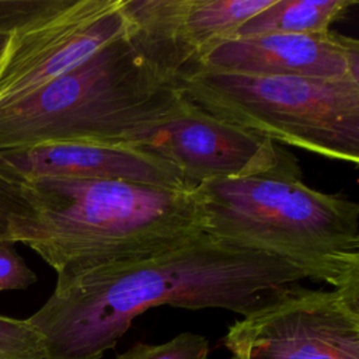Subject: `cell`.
<instances>
[{"instance_id": "52a82bcc", "label": "cell", "mask_w": 359, "mask_h": 359, "mask_svg": "<svg viewBox=\"0 0 359 359\" xmlns=\"http://www.w3.org/2000/svg\"><path fill=\"white\" fill-rule=\"evenodd\" d=\"M125 0H50L13 31L0 59V107L90 59L128 31Z\"/></svg>"}, {"instance_id": "6da1fadb", "label": "cell", "mask_w": 359, "mask_h": 359, "mask_svg": "<svg viewBox=\"0 0 359 359\" xmlns=\"http://www.w3.org/2000/svg\"><path fill=\"white\" fill-rule=\"evenodd\" d=\"M304 279L272 254L203 233L140 261L57 278L27 321L49 359H101L149 309H223L243 317Z\"/></svg>"}, {"instance_id": "8992f818", "label": "cell", "mask_w": 359, "mask_h": 359, "mask_svg": "<svg viewBox=\"0 0 359 359\" xmlns=\"http://www.w3.org/2000/svg\"><path fill=\"white\" fill-rule=\"evenodd\" d=\"M236 359H359V289L290 286L222 339Z\"/></svg>"}, {"instance_id": "3957f363", "label": "cell", "mask_w": 359, "mask_h": 359, "mask_svg": "<svg viewBox=\"0 0 359 359\" xmlns=\"http://www.w3.org/2000/svg\"><path fill=\"white\" fill-rule=\"evenodd\" d=\"M185 104L128 31L36 91L0 107V151L53 142L136 146Z\"/></svg>"}, {"instance_id": "9c48e42d", "label": "cell", "mask_w": 359, "mask_h": 359, "mask_svg": "<svg viewBox=\"0 0 359 359\" xmlns=\"http://www.w3.org/2000/svg\"><path fill=\"white\" fill-rule=\"evenodd\" d=\"M273 0H125L128 34L174 79L192 70L219 42Z\"/></svg>"}, {"instance_id": "4fadbf2b", "label": "cell", "mask_w": 359, "mask_h": 359, "mask_svg": "<svg viewBox=\"0 0 359 359\" xmlns=\"http://www.w3.org/2000/svg\"><path fill=\"white\" fill-rule=\"evenodd\" d=\"M35 230L29 184L0 167V243L27 244Z\"/></svg>"}, {"instance_id": "277c9868", "label": "cell", "mask_w": 359, "mask_h": 359, "mask_svg": "<svg viewBox=\"0 0 359 359\" xmlns=\"http://www.w3.org/2000/svg\"><path fill=\"white\" fill-rule=\"evenodd\" d=\"M195 189L206 234L272 254L332 289H359L356 202L296 178L213 180Z\"/></svg>"}, {"instance_id": "2e32d148", "label": "cell", "mask_w": 359, "mask_h": 359, "mask_svg": "<svg viewBox=\"0 0 359 359\" xmlns=\"http://www.w3.org/2000/svg\"><path fill=\"white\" fill-rule=\"evenodd\" d=\"M36 279V275L25 264L14 244L0 243V292L27 289Z\"/></svg>"}, {"instance_id": "9a60e30c", "label": "cell", "mask_w": 359, "mask_h": 359, "mask_svg": "<svg viewBox=\"0 0 359 359\" xmlns=\"http://www.w3.org/2000/svg\"><path fill=\"white\" fill-rule=\"evenodd\" d=\"M0 359H49L42 337L25 320L0 316Z\"/></svg>"}, {"instance_id": "30bf717a", "label": "cell", "mask_w": 359, "mask_h": 359, "mask_svg": "<svg viewBox=\"0 0 359 359\" xmlns=\"http://www.w3.org/2000/svg\"><path fill=\"white\" fill-rule=\"evenodd\" d=\"M196 69L359 81V41L331 29L233 36L215 45Z\"/></svg>"}, {"instance_id": "ac0fdd59", "label": "cell", "mask_w": 359, "mask_h": 359, "mask_svg": "<svg viewBox=\"0 0 359 359\" xmlns=\"http://www.w3.org/2000/svg\"><path fill=\"white\" fill-rule=\"evenodd\" d=\"M229 359H236V358H234V356H230V358H229Z\"/></svg>"}, {"instance_id": "5bb4252c", "label": "cell", "mask_w": 359, "mask_h": 359, "mask_svg": "<svg viewBox=\"0 0 359 359\" xmlns=\"http://www.w3.org/2000/svg\"><path fill=\"white\" fill-rule=\"evenodd\" d=\"M209 342L201 334L181 332L163 344L139 342L115 359H208Z\"/></svg>"}, {"instance_id": "7a4b0ae2", "label": "cell", "mask_w": 359, "mask_h": 359, "mask_svg": "<svg viewBox=\"0 0 359 359\" xmlns=\"http://www.w3.org/2000/svg\"><path fill=\"white\" fill-rule=\"evenodd\" d=\"M25 182L35 206V230L25 245L57 278L140 261L205 233L196 189L118 180Z\"/></svg>"}, {"instance_id": "e0dca14e", "label": "cell", "mask_w": 359, "mask_h": 359, "mask_svg": "<svg viewBox=\"0 0 359 359\" xmlns=\"http://www.w3.org/2000/svg\"><path fill=\"white\" fill-rule=\"evenodd\" d=\"M11 34L13 32H8V31H0V59L3 56V52H4L6 46H7V42H8Z\"/></svg>"}, {"instance_id": "ba28073f", "label": "cell", "mask_w": 359, "mask_h": 359, "mask_svg": "<svg viewBox=\"0 0 359 359\" xmlns=\"http://www.w3.org/2000/svg\"><path fill=\"white\" fill-rule=\"evenodd\" d=\"M136 147L175 164L192 188L213 180L303 178L297 160L287 149L223 122L187 98L170 121Z\"/></svg>"}, {"instance_id": "5b68a950", "label": "cell", "mask_w": 359, "mask_h": 359, "mask_svg": "<svg viewBox=\"0 0 359 359\" xmlns=\"http://www.w3.org/2000/svg\"><path fill=\"white\" fill-rule=\"evenodd\" d=\"M209 115L327 158L359 163V81L196 69L175 77Z\"/></svg>"}, {"instance_id": "7c38bea8", "label": "cell", "mask_w": 359, "mask_h": 359, "mask_svg": "<svg viewBox=\"0 0 359 359\" xmlns=\"http://www.w3.org/2000/svg\"><path fill=\"white\" fill-rule=\"evenodd\" d=\"M356 4L358 0H273L248 18L234 36L325 32Z\"/></svg>"}, {"instance_id": "8fae6325", "label": "cell", "mask_w": 359, "mask_h": 359, "mask_svg": "<svg viewBox=\"0 0 359 359\" xmlns=\"http://www.w3.org/2000/svg\"><path fill=\"white\" fill-rule=\"evenodd\" d=\"M0 167L22 181L118 180L167 189L192 188L171 161L136 146L53 142L0 151Z\"/></svg>"}]
</instances>
